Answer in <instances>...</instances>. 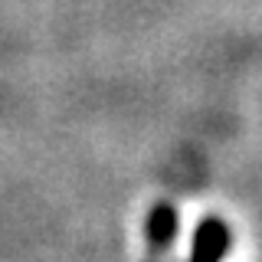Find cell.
Returning a JSON list of instances; mask_svg holds the SVG:
<instances>
[{"label":"cell","mask_w":262,"mask_h":262,"mask_svg":"<svg viewBox=\"0 0 262 262\" xmlns=\"http://www.w3.org/2000/svg\"><path fill=\"white\" fill-rule=\"evenodd\" d=\"M177 236V213L170 203H158L147 216V239L154 249H167Z\"/></svg>","instance_id":"obj_2"},{"label":"cell","mask_w":262,"mask_h":262,"mask_svg":"<svg viewBox=\"0 0 262 262\" xmlns=\"http://www.w3.org/2000/svg\"><path fill=\"white\" fill-rule=\"evenodd\" d=\"M229 249V229L223 220H203L193 233L190 262H223Z\"/></svg>","instance_id":"obj_1"}]
</instances>
